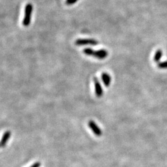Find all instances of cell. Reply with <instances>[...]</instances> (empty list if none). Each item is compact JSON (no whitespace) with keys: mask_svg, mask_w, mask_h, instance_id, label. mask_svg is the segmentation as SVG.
<instances>
[{"mask_svg":"<svg viewBox=\"0 0 167 167\" xmlns=\"http://www.w3.org/2000/svg\"><path fill=\"white\" fill-rule=\"evenodd\" d=\"M78 0H66V4L67 5H73L75 4Z\"/></svg>","mask_w":167,"mask_h":167,"instance_id":"obj_10","label":"cell"},{"mask_svg":"<svg viewBox=\"0 0 167 167\" xmlns=\"http://www.w3.org/2000/svg\"><path fill=\"white\" fill-rule=\"evenodd\" d=\"M85 55L90 56H93L99 59H104L109 56V52L106 50L102 49L100 50H93L90 48H86L83 50Z\"/></svg>","mask_w":167,"mask_h":167,"instance_id":"obj_1","label":"cell"},{"mask_svg":"<svg viewBox=\"0 0 167 167\" xmlns=\"http://www.w3.org/2000/svg\"><path fill=\"white\" fill-rule=\"evenodd\" d=\"M41 162H35L33 164H32L30 167H40L41 166Z\"/></svg>","mask_w":167,"mask_h":167,"instance_id":"obj_11","label":"cell"},{"mask_svg":"<svg viewBox=\"0 0 167 167\" xmlns=\"http://www.w3.org/2000/svg\"><path fill=\"white\" fill-rule=\"evenodd\" d=\"M102 80L103 81V84L105 87H108L110 86V84L112 82V77L110 75L106 72H103L102 74Z\"/></svg>","mask_w":167,"mask_h":167,"instance_id":"obj_6","label":"cell"},{"mask_svg":"<svg viewBox=\"0 0 167 167\" xmlns=\"http://www.w3.org/2000/svg\"><path fill=\"white\" fill-rule=\"evenodd\" d=\"M157 66L159 68L162 69H167V61L163 62H159L157 63Z\"/></svg>","mask_w":167,"mask_h":167,"instance_id":"obj_9","label":"cell"},{"mask_svg":"<svg viewBox=\"0 0 167 167\" xmlns=\"http://www.w3.org/2000/svg\"><path fill=\"white\" fill-rule=\"evenodd\" d=\"M88 126H89V128L92 131L93 133L96 136L100 137L102 135V131L101 129L93 120L89 121Z\"/></svg>","mask_w":167,"mask_h":167,"instance_id":"obj_5","label":"cell"},{"mask_svg":"<svg viewBox=\"0 0 167 167\" xmlns=\"http://www.w3.org/2000/svg\"><path fill=\"white\" fill-rule=\"evenodd\" d=\"M11 132L10 131H6L4 133L2 137V139L1 140V143H0V146H1L2 147H4L6 145L8 140L11 137Z\"/></svg>","mask_w":167,"mask_h":167,"instance_id":"obj_7","label":"cell"},{"mask_svg":"<svg viewBox=\"0 0 167 167\" xmlns=\"http://www.w3.org/2000/svg\"><path fill=\"white\" fill-rule=\"evenodd\" d=\"M99 44L97 40L93 39H79L75 41V45L77 46H85L92 45L95 46Z\"/></svg>","mask_w":167,"mask_h":167,"instance_id":"obj_3","label":"cell"},{"mask_svg":"<svg viewBox=\"0 0 167 167\" xmlns=\"http://www.w3.org/2000/svg\"><path fill=\"white\" fill-rule=\"evenodd\" d=\"M33 12V5L31 3L26 5L24 9V16L22 20V25L24 27H28L31 22L32 15Z\"/></svg>","mask_w":167,"mask_h":167,"instance_id":"obj_2","label":"cell"},{"mask_svg":"<svg viewBox=\"0 0 167 167\" xmlns=\"http://www.w3.org/2000/svg\"><path fill=\"white\" fill-rule=\"evenodd\" d=\"M93 80L94 86H95V95H96V96L97 97L100 98L102 96L103 94V91L102 85H101L99 80L98 79V78L97 77H94L93 79Z\"/></svg>","mask_w":167,"mask_h":167,"instance_id":"obj_4","label":"cell"},{"mask_svg":"<svg viewBox=\"0 0 167 167\" xmlns=\"http://www.w3.org/2000/svg\"><path fill=\"white\" fill-rule=\"evenodd\" d=\"M163 52L161 50H158L153 57V61L156 63H159L160 61V59L162 56Z\"/></svg>","mask_w":167,"mask_h":167,"instance_id":"obj_8","label":"cell"}]
</instances>
